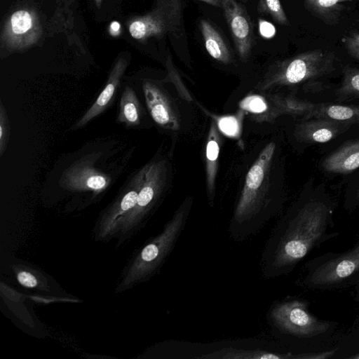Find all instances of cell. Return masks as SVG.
Wrapping results in <instances>:
<instances>
[{
	"instance_id": "20",
	"label": "cell",
	"mask_w": 359,
	"mask_h": 359,
	"mask_svg": "<svg viewBox=\"0 0 359 359\" xmlns=\"http://www.w3.org/2000/svg\"><path fill=\"white\" fill-rule=\"evenodd\" d=\"M278 105L283 112L304 115L306 118L315 109L316 104L295 98H285L279 100Z\"/></svg>"
},
{
	"instance_id": "3",
	"label": "cell",
	"mask_w": 359,
	"mask_h": 359,
	"mask_svg": "<svg viewBox=\"0 0 359 359\" xmlns=\"http://www.w3.org/2000/svg\"><path fill=\"white\" fill-rule=\"evenodd\" d=\"M302 285L311 290H331L351 286L359 278V240L348 250L327 252L304 265Z\"/></svg>"
},
{
	"instance_id": "19",
	"label": "cell",
	"mask_w": 359,
	"mask_h": 359,
	"mask_svg": "<svg viewBox=\"0 0 359 359\" xmlns=\"http://www.w3.org/2000/svg\"><path fill=\"white\" fill-rule=\"evenodd\" d=\"M257 11L260 14L269 15L278 25H290L280 0H259Z\"/></svg>"
},
{
	"instance_id": "26",
	"label": "cell",
	"mask_w": 359,
	"mask_h": 359,
	"mask_svg": "<svg viewBox=\"0 0 359 359\" xmlns=\"http://www.w3.org/2000/svg\"><path fill=\"white\" fill-rule=\"evenodd\" d=\"M129 31L131 36L136 39H142L147 37V27L142 20L132 22Z\"/></svg>"
},
{
	"instance_id": "34",
	"label": "cell",
	"mask_w": 359,
	"mask_h": 359,
	"mask_svg": "<svg viewBox=\"0 0 359 359\" xmlns=\"http://www.w3.org/2000/svg\"><path fill=\"white\" fill-rule=\"evenodd\" d=\"M97 3L99 4V2L100 1V0H96Z\"/></svg>"
},
{
	"instance_id": "31",
	"label": "cell",
	"mask_w": 359,
	"mask_h": 359,
	"mask_svg": "<svg viewBox=\"0 0 359 359\" xmlns=\"http://www.w3.org/2000/svg\"><path fill=\"white\" fill-rule=\"evenodd\" d=\"M215 7H222V0H199Z\"/></svg>"
},
{
	"instance_id": "28",
	"label": "cell",
	"mask_w": 359,
	"mask_h": 359,
	"mask_svg": "<svg viewBox=\"0 0 359 359\" xmlns=\"http://www.w3.org/2000/svg\"><path fill=\"white\" fill-rule=\"evenodd\" d=\"M259 31L264 38H271L275 34V28L270 22L264 20H259Z\"/></svg>"
},
{
	"instance_id": "32",
	"label": "cell",
	"mask_w": 359,
	"mask_h": 359,
	"mask_svg": "<svg viewBox=\"0 0 359 359\" xmlns=\"http://www.w3.org/2000/svg\"><path fill=\"white\" fill-rule=\"evenodd\" d=\"M353 207H359V187L358 189L355 194V196L353 199Z\"/></svg>"
},
{
	"instance_id": "17",
	"label": "cell",
	"mask_w": 359,
	"mask_h": 359,
	"mask_svg": "<svg viewBox=\"0 0 359 359\" xmlns=\"http://www.w3.org/2000/svg\"><path fill=\"white\" fill-rule=\"evenodd\" d=\"M328 118L339 121L359 123V107L339 104H316L306 118Z\"/></svg>"
},
{
	"instance_id": "15",
	"label": "cell",
	"mask_w": 359,
	"mask_h": 359,
	"mask_svg": "<svg viewBox=\"0 0 359 359\" xmlns=\"http://www.w3.org/2000/svg\"><path fill=\"white\" fill-rule=\"evenodd\" d=\"M201 359H286L297 358L290 353H277L262 349L224 348L197 356Z\"/></svg>"
},
{
	"instance_id": "30",
	"label": "cell",
	"mask_w": 359,
	"mask_h": 359,
	"mask_svg": "<svg viewBox=\"0 0 359 359\" xmlns=\"http://www.w3.org/2000/svg\"><path fill=\"white\" fill-rule=\"evenodd\" d=\"M353 287L354 299L359 302V278L352 284Z\"/></svg>"
},
{
	"instance_id": "29",
	"label": "cell",
	"mask_w": 359,
	"mask_h": 359,
	"mask_svg": "<svg viewBox=\"0 0 359 359\" xmlns=\"http://www.w3.org/2000/svg\"><path fill=\"white\" fill-rule=\"evenodd\" d=\"M120 24L118 22L114 21L110 25V32L112 35H117L119 33Z\"/></svg>"
},
{
	"instance_id": "13",
	"label": "cell",
	"mask_w": 359,
	"mask_h": 359,
	"mask_svg": "<svg viewBox=\"0 0 359 359\" xmlns=\"http://www.w3.org/2000/svg\"><path fill=\"white\" fill-rule=\"evenodd\" d=\"M144 115L136 92L131 86H126L120 97L117 121L126 128H135L141 126Z\"/></svg>"
},
{
	"instance_id": "16",
	"label": "cell",
	"mask_w": 359,
	"mask_h": 359,
	"mask_svg": "<svg viewBox=\"0 0 359 359\" xmlns=\"http://www.w3.org/2000/svg\"><path fill=\"white\" fill-rule=\"evenodd\" d=\"M352 0H304L305 8L312 15L327 25H337L345 2Z\"/></svg>"
},
{
	"instance_id": "9",
	"label": "cell",
	"mask_w": 359,
	"mask_h": 359,
	"mask_svg": "<svg viewBox=\"0 0 359 359\" xmlns=\"http://www.w3.org/2000/svg\"><path fill=\"white\" fill-rule=\"evenodd\" d=\"M126 66L123 62H118L113 68L107 83L95 102L83 115L70 128L75 130L85 127L93 119L104 113L112 104L118 91L120 83Z\"/></svg>"
},
{
	"instance_id": "22",
	"label": "cell",
	"mask_w": 359,
	"mask_h": 359,
	"mask_svg": "<svg viewBox=\"0 0 359 359\" xmlns=\"http://www.w3.org/2000/svg\"><path fill=\"white\" fill-rule=\"evenodd\" d=\"M11 135L10 122L2 100L0 101V156L7 149Z\"/></svg>"
},
{
	"instance_id": "1",
	"label": "cell",
	"mask_w": 359,
	"mask_h": 359,
	"mask_svg": "<svg viewBox=\"0 0 359 359\" xmlns=\"http://www.w3.org/2000/svg\"><path fill=\"white\" fill-rule=\"evenodd\" d=\"M333 228V206L328 201L308 198L295 205L277 224L264 248V277L292 271L311 250L338 236Z\"/></svg>"
},
{
	"instance_id": "23",
	"label": "cell",
	"mask_w": 359,
	"mask_h": 359,
	"mask_svg": "<svg viewBox=\"0 0 359 359\" xmlns=\"http://www.w3.org/2000/svg\"><path fill=\"white\" fill-rule=\"evenodd\" d=\"M243 109L253 114H261L267 110L266 100L261 96L253 95L245 97L240 103Z\"/></svg>"
},
{
	"instance_id": "2",
	"label": "cell",
	"mask_w": 359,
	"mask_h": 359,
	"mask_svg": "<svg viewBox=\"0 0 359 359\" xmlns=\"http://www.w3.org/2000/svg\"><path fill=\"white\" fill-rule=\"evenodd\" d=\"M275 150L273 142L266 144L247 172L228 228L230 236L236 241L251 236L272 217L269 178Z\"/></svg>"
},
{
	"instance_id": "4",
	"label": "cell",
	"mask_w": 359,
	"mask_h": 359,
	"mask_svg": "<svg viewBox=\"0 0 359 359\" xmlns=\"http://www.w3.org/2000/svg\"><path fill=\"white\" fill-rule=\"evenodd\" d=\"M334 53L326 50L301 53L274 64L257 88L266 90L323 76L334 69Z\"/></svg>"
},
{
	"instance_id": "27",
	"label": "cell",
	"mask_w": 359,
	"mask_h": 359,
	"mask_svg": "<svg viewBox=\"0 0 359 359\" xmlns=\"http://www.w3.org/2000/svg\"><path fill=\"white\" fill-rule=\"evenodd\" d=\"M18 280L21 285L27 287H34L37 285L35 277L26 271L20 272L18 275Z\"/></svg>"
},
{
	"instance_id": "8",
	"label": "cell",
	"mask_w": 359,
	"mask_h": 359,
	"mask_svg": "<svg viewBox=\"0 0 359 359\" xmlns=\"http://www.w3.org/2000/svg\"><path fill=\"white\" fill-rule=\"evenodd\" d=\"M142 91L148 111L159 126L176 130L179 121L171 102L164 90L151 81L142 83Z\"/></svg>"
},
{
	"instance_id": "6",
	"label": "cell",
	"mask_w": 359,
	"mask_h": 359,
	"mask_svg": "<svg viewBox=\"0 0 359 359\" xmlns=\"http://www.w3.org/2000/svg\"><path fill=\"white\" fill-rule=\"evenodd\" d=\"M101 154H88L63 172L60 184L71 191L102 193L112 185L113 177L98 165Z\"/></svg>"
},
{
	"instance_id": "25",
	"label": "cell",
	"mask_w": 359,
	"mask_h": 359,
	"mask_svg": "<svg viewBox=\"0 0 359 359\" xmlns=\"http://www.w3.org/2000/svg\"><path fill=\"white\" fill-rule=\"evenodd\" d=\"M345 48L351 57L359 60V32L346 38Z\"/></svg>"
},
{
	"instance_id": "21",
	"label": "cell",
	"mask_w": 359,
	"mask_h": 359,
	"mask_svg": "<svg viewBox=\"0 0 359 359\" xmlns=\"http://www.w3.org/2000/svg\"><path fill=\"white\" fill-rule=\"evenodd\" d=\"M11 25L14 33L22 34L31 29L32 18L27 11H16L11 15Z\"/></svg>"
},
{
	"instance_id": "7",
	"label": "cell",
	"mask_w": 359,
	"mask_h": 359,
	"mask_svg": "<svg viewBox=\"0 0 359 359\" xmlns=\"http://www.w3.org/2000/svg\"><path fill=\"white\" fill-rule=\"evenodd\" d=\"M222 8L239 57L247 60L253 44V27L245 8L237 0H222Z\"/></svg>"
},
{
	"instance_id": "33",
	"label": "cell",
	"mask_w": 359,
	"mask_h": 359,
	"mask_svg": "<svg viewBox=\"0 0 359 359\" xmlns=\"http://www.w3.org/2000/svg\"><path fill=\"white\" fill-rule=\"evenodd\" d=\"M353 358H359V355L353 357Z\"/></svg>"
},
{
	"instance_id": "5",
	"label": "cell",
	"mask_w": 359,
	"mask_h": 359,
	"mask_svg": "<svg viewBox=\"0 0 359 359\" xmlns=\"http://www.w3.org/2000/svg\"><path fill=\"white\" fill-rule=\"evenodd\" d=\"M269 317L282 334L299 339H313L330 332L335 323L316 318L309 309V303L290 299L274 304Z\"/></svg>"
},
{
	"instance_id": "18",
	"label": "cell",
	"mask_w": 359,
	"mask_h": 359,
	"mask_svg": "<svg viewBox=\"0 0 359 359\" xmlns=\"http://www.w3.org/2000/svg\"><path fill=\"white\" fill-rule=\"evenodd\" d=\"M341 98L359 97V69L346 67L344 69L342 84L337 91Z\"/></svg>"
},
{
	"instance_id": "11",
	"label": "cell",
	"mask_w": 359,
	"mask_h": 359,
	"mask_svg": "<svg viewBox=\"0 0 359 359\" xmlns=\"http://www.w3.org/2000/svg\"><path fill=\"white\" fill-rule=\"evenodd\" d=\"M322 166L327 172L349 173L359 168V140L348 142L329 155Z\"/></svg>"
},
{
	"instance_id": "10",
	"label": "cell",
	"mask_w": 359,
	"mask_h": 359,
	"mask_svg": "<svg viewBox=\"0 0 359 359\" xmlns=\"http://www.w3.org/2000/svg\"><path fill=\"white\" fill-rule=\"evenodd\" d=\"M351 124L328 118L309 119L297 126L295 135L302 142L325 143L345 131Z\"/></svg>"
},
{
	"instance_id": "24",
	"label": "cell",
	"mask_w": 359,
	"mask_h": 359,
	"mask_svg": "<svg viewBox=\"0 0 359 359\" xmlns=\"http://www.w3.org/2000/svg\"><path fill=\"white\" fill-rule=\"evenodd\" d=\"M217 126L219 130L226 136L233 137L238 134L239 124L235 116H222L217 120Z\"/></svg>"
},
{
	"instance_id": "12",
	"label": "cell",
	"mask_w": 359,
	"mask_h": 359,
	"mask_svg": "<svg viewBox=\"0 0 359 359\" xmlns=\"http://www.w3.org/2000/svg\"><path fill=\"white\" fill-rule=\"evenodd\" d=\"M220 150V138L217 126L213 122L208 136L205 147L206 186L209 203L212 205L215 195V179Z\"/></svg>"
},
{
	"instance_id": "14",
	"label": "cell",
	"mask_w": 359,
	"mask_h": 359,
	"mask_svg": "<svg viewBox=\"0 0 359 359\" xmlns=\"http://www.w3.org/2000/svg\"><path fill=\"white\" fill-rule=\"evenodd\" d=\"M200 30L208 54L221 63H231L233 60L231 50L218 29L208 20H201Z\"/></svg>"
}]
</instances>
